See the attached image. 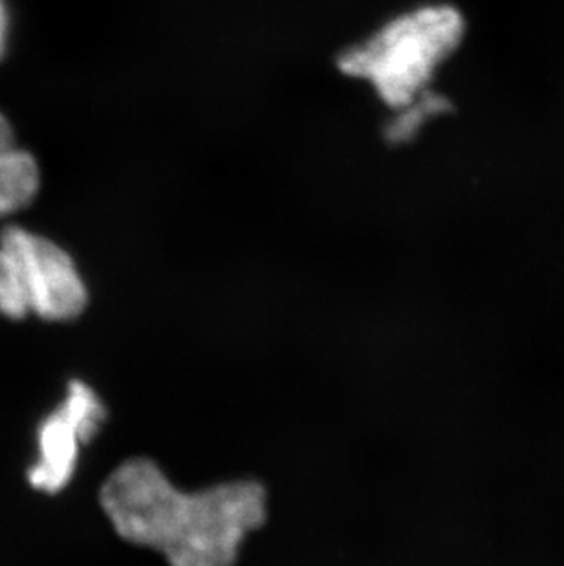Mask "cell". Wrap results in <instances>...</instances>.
<instances>
[{
    "instance_id": "cell-1",
    "label": "cell",
    "mask_w": 564,
    "mask_h": 566,
    "mask_svg": "<svg viewBox=\"0 0 564 566\" xmlns=\"http://www.w3.org/2000/svg\"><path fill=\"white\" fill-rule=\"evenodd\" d=\"M100 503L122 539L160 552L170 566H233L240 545L268 515L259 482L180 492L149 459H130L114 470Z\"/></svg>"
},
{
    "instance_id": "cell-2",
    "label": "cell",
    "mask_w": 564,
    "mask_h": 566,
    "mask_svg": "<svg viewBox=\"0 0 564 566\" xmlns=\"http://www.w3.org/2000/svg\"><path fill=\"white\" fill-rule=\"evenodd\" d=\"M466 27L462 11L446 2L405 11L365 43L346 50L341 72L367 81L396 111L431 88L438 69L462 44Z\"/></svg>"
},
{
    "instance_id": "cell-3",
    "label": "cell",
    "mask_w": 564,
    "mask_h": 566,
    "mask_svg": "<svg viewBox=\"0 0 564 566\" xmlns=\"http://www.w3.org/2000/svg\"><path fill=\"white\" fill-rule=\"evenodd\" d=\"M88 305L74 259L46 237L8 226L0 233V315L72 321Z\"/></svg>"
},
{
    "instance_id": "cell-4",
    "label": "cell",
    "mask_w": 564,
    "mask_h": 566,
    "mask_svg": "<svg viewBox=\"0 0 564 566\" xmlns=\"http://www.w3.org/2000/svg\"><path fill=\"white\" fill-rule=\"evenodd\" d=\"M107 411L96 392L80 379L70 381L63 403L39 426V460L28 471L30 486L58 493L74 476L80 448L91 442Z\"/></svg>"
},
{
    "instance_id": "cell-5",
    "label": "cell",
    "mask_w": 564,
    "mask_h": 566,
    "mask_svg": "<svg viewBox=\"0 0 564 566\" xmlns=\"http://www.w3.org/2000/svg\"><path fill=\"white\" fill-rule=\"evenodd\" d=\"M41 189V169L28 150L17 147L15 134L0 114V219L28 208Z\"/></svg>"
},
{
    "instance_id": "cell-6",
    "label": "cell",
    "mask_w": 564,
    "mask_h": 566,
    "mask_svg": "<svg viewBox=\"0 0 564 566\" xmlns=\"http://www.w3.org/2000/svg\"><path fill=\"white\" fill-rule=\"evenodd\" d=\"M451 108L448 97L429 88L404 107L396 108L395 116L385 127V138L390 144H409L432 119L451 113Z\"/></svg>"
},
{
    "instance_id": "cell-7",
    "label": "cell",
    "mask_w": 564,
    "mask_h": 566,
    "mask_svg": "<svg viewBox=\"0 0 564 566\" xmlns=\"http://www.w3.org/2000/svg\"><path fill=\"white\" fill-rule=\"evenodd\" d=\"M8 32H10V13H8L4 0H0V60H2L6 44H8Z\"/></svg>"
}]
</instances>
